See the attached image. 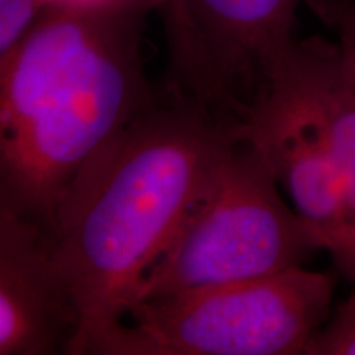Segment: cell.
<instances>
[{
	"instance_id": "obj_1",
	"label": "cell",
	"mask_w": 355,
	"mask_h": 355,
	"mask_svg": "<svg viewBox=\"0 0 355 355\" xmlns=\"http://www.w3.org/2000/svg\"><path fill=\"white\" fill-rule=\"evenodd\" d=\"M242 137L243 119L173 91L79 171L46 229L74 316L64 354L97 355L217 163Z\"/></svg>"
},
{
	"instance_id": "obj_2",
	"label": "cell",
	"mask_w": 355,
	"mask_h": 355,
	"mask_svg": "<svg viewBox=\"0 0 355 355\" xmlns=\"http://www.w3.org/2000/svg\"><path fill=\"white\" fill-rule=\"evenodd\" d=\"M165 0H55L0 60V204L44 229L79 171L157 101L146 17Z\"/></svg>"
},
{
	"instance_id": "obj_3",
	"label": "cell",
	"mask_w": 355,
	"mask_h": 355,
	"mask_svg": "<svg viewBox=\"0 0 355 355\" xmlns=\"http://www.w3.org/2000/svg\"><path fill=\"white\" fill-rule=\"evenodd\" d=\"M279 189L272 168L243 132L145 275L135 303L303 265L321 245Z\"/></svg>"
},
{
	"instance_id": "obj_4",
	"label": "cell",
	"mask_w": 355,
	"mask_h": 355,
	"mask_svg": "<svg viewBox=\"0 0 355 355\" xmlns=\"http://www.w3.org/2000/svg\"><path fill=\"white\" fill-rule=\"evenodd\" d=\"M334 277L301 266L135 303L97 355H303Z\"/></svg>"
},
{
	"instance_id": "obj_5",
	"label": "cell",
	"mask_w": 355,
	"mask_h": 355,
	"mask_svg": "<svg viewBox=\"0 0 355 355\" xmlns=\"http://www.w3.org/2000/svg\"><path fill=\"white\" fill-rule=\"evenodd\" d=\"M306 0H165L173 89L243 117Z\"/></svg>"
},
{
	"instance_id": "obj_6",
	"label": "cell",
	"mask_w": 355,
	"mask_h": 355,
	"mask_svg": "<svg viewBox=\"0 0 355 355\" xmlns=\"http://www.w3.org/2000/svg\"><path fill=\"white\" fill-rule=\"evenodd\" d=\"M243 132L339 268L347 250L343 176L321 115L278 58L243 115Z\"/></svg>"
},
{
	"instance_id": "obj_7",
	"label": "cell",
	"mask_w": 355,
	"mask_h": 355,
	"mask_svg": "<svg viewBox=\"0 0 355 355\" xmlns=\"http://www.w3.org/2000/svg\"><path fill=\"white\" fill-rule=\"evenodd\" d=\"M73 334L46 229L0 204V355L64 354Z\"/></svg>"
},
{
	"instance_id": "obj_8",
	"label": "cell",
	"mask_w": 355,
	"mask_h": 355,
	"mask_svg": "<svg viewBox=\"0 0 355 355\" xmlns=\"http://www.w3.org/2000/svg\"><path fill=\"white\" fill-rule=\"evenodd\" d=\"M321 115L339 166L347 211V250L339 272L355 283V96L340 66L336 42L293 40L278 56Z\"/></svg>"
},
{
	"instance_id": "obj_9",
	"label": "cell",
	"mask_w": 355,
	"mask_h": 355,
	"mask_svg": "<svg viewBox=\"0 0 355 355\" xmlns=\"http://www.w3.org/2000/svg\"><path fill=\"white\" fill-rule=\"evenodd\" d=\"M306 7L334 33L343 73L355 96V0H306Z\"/></svg>"
},
{
	"instance_id": "obj_10",
	"label": "cell",
	"mask_w": 355,
	"mask_h": 355,
	"mask_svg": "<svg viewBox=\"0 0 355 355\" xmlns=\"http://www.w3.org/2000/svg\"><path fill=\"white\" fill-rule=\"evenodd\" d=\"M303 355H355V291L326 326L314 331Z\"/></svg>"
},
{
	"instance_id": "obj_11",
	"label": "cell",
	"mask_w": 355,
	"mask_h": 355,
	"mask_svg": "<svg viewBox=\"0 0 355 355\" xmlns=\"http://www.w3.org/2000/svg\"><path fill=\"white\" fill-rule=\"evenodd\" d=\"M55 0H0V60L15 50Z\"/></svg>"
}]
</instances>
